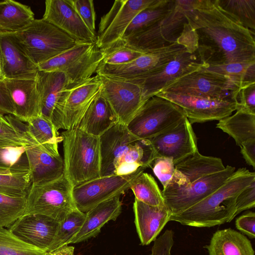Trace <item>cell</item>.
I'll list each match as a JSON object with an SVG mask.
<instances>
[{
    "mask_svg": "<svg viewBox=\"0 0 255 255\" xmlns=\"http://www.w3.org/2000/svg\"><path fill=\"white\" fill-rule=\"evenodd\" d=\"M155 96L167 99L179 106L191 124L219 121L230 116L239 107L238 101L189 96L159 92Z\"/></svg>",
    "mask_w": 255,
    "mask_h": 255,
    "instance_id": "ac0fdd59",
    "label": "cell"
},
{
    "mask_svg": "<svg viewBox=\"0 0 255 255\" xmlns=\"http://www.w3.org/2000/svg\"><path fill=\"white\" fill-rule=\"evenodd\" d=\"M36 81L40 101V115L51 121L59 96L70 86L69 82L66 74L58 71L38 70Z\"/></svg>",
    "mask_w": 255,
    "mask_h": 255,
    "instance_id": "83f0119b",
    "label": "cell"
},
{
    "mask_svg": "<svg viewBox=\"0 0 255 255\" xmlns=\"http://www.w3.org/2000/svg\"><path fill=\"white\" fill-rule=\"evenodd\" d=\"M63 175L74 187L101 177L99 137L78 127L63 131Z\"/></svg>",
    "mask_w": 255,
    "mask_h": 255,
    "instance_id": "3957f363",
    "label": "cell"
},
{
    "mask_svg": "<svg viewBox=\"0 0 255 255\" xmlns=\"http://www.w3.org/2000/svg\"><path fill=\"white\" fill-rule=\"evenodd\" d=\"M118 123L117 115L100 91L78 127L89 134L99 137Z\"/></svg>",
    "mask_w": 255,
    "mask_h": 255,
    "instance_id": "4316f807",
    "label": "cell"
},
{
    "mask_svg": "<svg viewBox=\"0 0 255 255\" xmlns=\"http://www.w3.org/2000/svg\"><path fill=\"white\" fill-rule=\"evenodd\" d=\"M102 50L104 53L102 63L112 65L128 63L144 54L126 45L122 40Z\"/></svg>",
    "mask_w": 255,
    "mask_h": 255,
    "instance_id": "f6af8a7d",
    "label": "cell"
},
{
    "mask_svg": "<svg viewBox=\"0 0 255 255\" xmlns=\"http://www.w3.org/2000/svg\"><path fill=\"white\" fill-rule=\"evenodd\" d=\"M15 123L29 143L24 153L32 183L48 182L62 176L64 163L58 151V145L38 143L24 130L21 121L16 119Z\"/></svg>",
    "mask_w": 255,
    "mask_h": 255,
    "instance_id": "e0dca14e",
    "label": "cell"
},
{
    "mask_svg": "<svg viewBox=\"0 0 255 255\" xmlns=\"http://www.w3.org/2000/svg\"><path fill=\"white\" fill-rule=\"evenodd\" d=\"M175 0H155L132 19L121 40L149 27L168 14L175 6Z\"/></svg>",
    "mask_w": 255,
    "mask_h": 255,
    "instance_id": "e575fe53",
    "label": "cell"
},
{
    "mask_svg": "<svg viewBox=\"0 0 255 255\" xmlns=\"http://www.w3.org/2000/svg\"><path fill=\"white\" fill-rule=\"evenodd\" d=\"M96 75L101 82V94L111 105L119 123L127 125L145 103L141 88L128 81Z\"/></svg>",
    "mask_w": 255,
    "mask_h": 255,
    "instance_id": "d6986e66",
    "label": "cell"
},
{
    "mask_svg": "<svg viewBox=\"0 0 255 255\" xmlns=\"http://www.w3.org/2000/svg\"><path fill=\"white\" fill-rule=\"evenodd\" d=\"M237 112L219 121L216 128L227 133L241 147L245 141L255 138V114L242 108Z\"/></svg>",
    "mask_w": 255,
    "mask_h": 255,
    "instance_id": "4dcf8cb0",
    "label": "cell"
},
{
    "mask_svg": "<svg viewBox=\"0 0 255 255\" xmlns=\"http://www.w3.org/2000/svg\"><path fill=\"white\" fill-rule=\"evenodd\" d=\"M218 6L254 34L255 30V0H216Z\"/></svg>",
    "mask_w": 255,
    "mask_h": 255,
    "instance_id": "f35d334b",
    "label": "cell"
},
{
    "mask_svg": "<svg viewBox=\"0 0 255 255\" xmlns=\"http://www.w3.org/2000/svg\"><path fill=\"white\" fill-rule=\"evenodd\" d=\"M147 139L155 159L168 158L174 164L198 151L196 134L187 117L170 129Z\"/></svg>",
    "mask_w": 255,
    "mask_h": 255,
    "instance_id": "2e32d148",
    "label": "cell"
},
{
    "mask_svg": "<svg viewBox=\"0 0 255 255\" xmlns=\"http://www.w3.org/2000/svg\"><path fill=\"white\" fill-rule=\"evenodd\" d=\"M43 19L78 42L96 43L97 36L83 22L68 0H46Z\"/></svg>",
    "mask_w": 255,
    "mask_h": 255,
    "instance_id": "ffe728a7",
    "label": "cell"
},
{
    "mask_svg": "<svg viewBox=\"0 0 255 255\" xmlns=\"http://www.w3.org/2000/svg\"><path fill=\"white\" fill-rule=\"evenodd\" d=\"M240 89L229 78L202 68L172 81L159 92L238 101Z\"/></svg>",
    "mask_w": 255,
    "mask_h": 255,
    "instance_id": "8fae6325",
    "label": "cell"
},
{
    "mask_svg": "<svg viewBox=\"0 0 255 255\" xmlns=\"http://www.w3.org/2000/svg\"><path fill=\"white\" fill-rule=\"evenodd\" d=\"M85 218L86 213L76 209L59 222L55 237L47 252L51 253L68 245L81 228Z\"/></svg>",
    "mask_w": 255,
    "mask_h": 255,
    "instance_id": "8d00e7d4",
    "label": "cell"
},
{
    "mask_svg": "<svg viewBox=\"0 0 255 255\" xmlns=\"http://www.w3.org/2000/svg\"><path fill=\"white\" fill-rule=\"evenodd\" d=\"M255 180V173L246 168L235 171L207 197L180 213L169 221L197 228L212 227L229 223L235 218L237 196Z\"/></svg>",
    "mask_w": 255,
    "mask_h": 255,
    "instance_id": "7a4b0ae2",
    "label": "cell"
},
{
    "mask_svg": "<svg viewBox=\"0 0 255 255\" xmlns=\"http://www.w3.org/2000/svg\"><path fill=\"white\" fill-rule=\"evenodd\" d=\"M103 58V52L96 43L78 42L37 67L40 71L63 72L71 86L92 77Z\"/></svg>",
    "mask_w": 255,
    "mask_h": 255,
    "instance_id": "9c48e42d",
    "label": "cell"
},
{
    "mask_svg": "<svg viewBox=\"0 0 255 255\" xmlns=\"http://www.w3.org/2000/svg\"><path fill=\"white\" fill-rule=\"evenodd\" d=\"M8 33L23 53L37 66L78 43L43 18L34 19L22 29Z\"/></svg>",
    "mask_w": 255,
    "mask_h": 255,
    "instance_id": "277c9868",
    "label": "cell"
},
{
    "mask_svg": "<svg viewBox=\"0 0 255 255\" xmlns=\"http://www.w3.org/2000/svg\"><path fill=\"white\" fill-rule=\"evenodd\" d=\"M133 209L140 244L148 245L157 238L169 222L171 213L166 206H152L136 199H134Z\"/></svg>",
    "mask_w": 255,
    "mask_h": 255,
    "instance_id": "d4e9b609",
    "label": "cell"
},
{
    "mask_svg": "<svg viewBox=\"0 0 255 255\" xmlns=\"http://www.w3.org/2000/svg\"><path fill=\"white\" fill-rule=\"evenodd\" d=\"M48 255H74V248L67 245L49 253Z\"/></svg>",
    "mask_w": 255,
    "mask_h": 255,
    "instance_id": "11a10c76",
    "label": "cell"
},
{
    "mask_svg": "<svg viewBox=\"0 0 255 255\" xmlns=\"http://www.w3.org/2000/svg\"><path fill=\"white\" fill-rule=\"evenodd\" d=\"M88 29L97 36L96 12L92 0H68Z\"/></svg>",
    "mask_w": 255,
    "mask_h": 255,
    "instance_id": "bcb514c9",
    "label": "cell"
},
{
    "mask_svg": "<svg viewBox=\"0 0 255 255\" xmlns=\"http://www.w3.org/2000/svg\"><path fill=\"white\" fill-rule=\"evenodd\" d=\"M0 61L4 79H36L38 71L8 32H0Z\"/></svg>",
    "mask_w": 255,
    "mask_h": 255,
    "instance_id": "cb8c5ba5",
    "label": "cell"
},
{
    "mask_svg": "<svg viewBox=\"0 0 255 255\" xmlns=\"http://www.w3.org/2000/svg\"><path fill=\"white\" fill-rule=\"evenodd\" d=\"M239 107L255 114V83L241 88L238 95Z\"/></svg>",
    "mask_w": 255,
    "mask_h": 255,
    "instance_id": "681fc988",
    "label": "cell"
},
{
    "mask_svg": "<svg viewBox=\"0 0 255 255\" xmlns=\"http://www.w3.org/2000/svg\"><path fill=\"white\" fill-rule=\"evenodd\" d=\"M14 116L22 122L40 115V101L36 79H4Z\"/></svg>",
    "mask_w": 255,
    "mask_h": 255,
    "instance_id": "603a6c76",
    "label": "cell"
},
{
    "mask_svg": "<svg viewBox=\"0 0 255 255\" xmlns=\"http://www.w3.org/2000/svg\"><path fill=\"white\" fill-rule=\"evenodd\" d=\"M127 125L118 123L99 137L101 176L115 174L120 158L132 144L139 140Z\"/></svg>",
    "mask_w": 255,
    "mask_h": 255,
    "instance_id": "44dd1931",
    "label": "cell"
},
{
    "mask_svg": "<svg viewBox=\"0 0 255 255\" xmlns=\"http://www.w3.org/2000/svg\"><path fill=\"white\" fill-rule=\"evenodd\" d=\"M150 167L163 186V189L171 184L183 186L185 184L181 174L176 169L173 161L166 157L154 160Z\"/></svg>",
    "mask_w": 255,
    "mask_h": 255,
    "instance_id": "ee69618b",
    "label": "cell"
},
{
    "mask_svg": "<svg viewBox=\"0 0 255 255\" xmlns=\"http://www.w3.org/2000/svg\"><path fill=\"white\" fill-rule=\"evenodd\" d=\"M255 206V180L242 190L236 200L235 217L242 211Z\"/></svg>",
    "mask_w": 255,
    "mask_h": 255,
    "instance_id": "7dc6e473",
    "label": "cell"
},
{
    "mask_svg": "<svg viewBox=\"0 0 255 255\" xmlns=\"http://www.w3.org/2000/svg\"><path fill=\"white\" fill-rule=\"evenodd\" d=\"M101 88V82L96 75L63 90L51 117L56 130L77 127Z\"/></svg>",
    "mask_w": 255,
    "mask_h": 255,
    "instance_id": "30bf717a",
    "label": "cell"
},
{
    "mask_svg": "<svg viewBox=\"0 0 255 255\" xmlns=\"http://www.w3.org/2000/svg\"><path fill=\"white\" fill-rule=\"evenodd\" d=\"M175 4L165 16L122 40L126 45L145 53L196 37L176 0Z\"/></svg>",
    "mask_w": 255,
    "mask_h": 255,
    "instance_id": "5b68a950",
    "label": "cell"
},
{
    "mask_svg": "<svg viewBox=\"0 0 255 255\" xmlns=\"http://www.w3.org/2000/svg\"><path fill=\"white\" fill-rule=\"evenodd\" d=\"M145 169L129 175L101 176L73 187V197L76 208L86 213L99 204L120 197Z\"/></svg>",
    "mask_w": 255,
    "mask_h": 255,
    "instance_id": "4fadbf2b",
    "label": "cell"
},
{
    "mask_svg": "<svg viewBox=\"0 0 255 255\" xmlns=\"http://www.w3.org/2000/svg\"><path fill=\"white\" fill-rule=\"evenodd\" d=\"M202 69L229 78L241 88L255 83V62L210 65Z\"/></svg>",
    "mask_w": 255,
    "mask_h": 255,
    "instance_id": "74e56055",
    "label": "cell"
},
{
    "mask_svg": "<svg viewBox=\"0 0 255 255\" xmlns=\"http://www.w3.org/2000/svg\"><path fill=\"white\" fill-rule=\"evenodd\" d=\"M204 248L209 255H255L247 237L231 228L217 231Z\"/></svg>",
    "mask_w": 255,
    "mask_h": 255,
    "instance_id": "f1b7e54d",
    "label": "cell"
},
{
    "mask_svg": "<svg viewBox=\"0 0 255 255\" xmlns=\"http://www.w3.org/2000/svg\"><path fill=\"white\" fill-rule=\"evenodd\" d=\"M25 147L0 148V164L12 166L21 158Z\"/></svg>",
    "mask_w": 255,
    "mask_h": 255,
    "instance_id": "816d5d0a",
    "label": "cell"
},
{
    "mask_svg": "<svg viewBox=\"0 0 255 255\" xmlns=\"http://www.w3.org/2000/svg\"><path fill=\"white\" fill-rule=\"evenodd\" d=\"M12 166L9 167L0 164V173L7 171L11 169Z\"/></svg>",
    "mask_w": 255,
    "mask_h": 255,
    "instance_id": "9f6ffc18",
    "label": "cell"
},
{
    "mask_svg": "<svg viewBox=\"0 0 255 255\" xmlns=\"http://www.w3.org/2000/svg\"><path fill=\"white\" fill-rule=\"evenodd\" d=\"M207 66L200 60L197 48H192L177 55L158 71L128 81L141 88L142 99L145 102L172 81Z\"/></svg>",
    "mask_w": 255,
    "mask_h": 255,
    "instance_id": "5bb4252c",
    "label": "cell"
},
{
    "mask_svg": "<svg viewBox=\"0 0 255 255\" xmlns=\"http://www.w3.org/2000/svg\"><path fill=\"white\" fill-rule=\"evenodd\" d=\"M73 186L63 175L46 182L32 183L26 197L23 216L41 215L58 222L77 209L73 197Z\"/></svg>",
    "mask_w": 255,
    "mask_h": 255,
    "instance_id": "8992f818",
    "label": "cell"
},
{
    "mask_svg": "<svg viewBox=\"0 0 255 255\" xmlns=\"http://www.w3.org/2000/svg\"><path fill=\"white\" fill-rule=\"evenodd\" d=\"M130 189L135 199L146 204L154 207L165 206L162 191L152 176L147 173L143 172L135 178Z\"/></svg>",
    "mask_w": 255,
    "mask_h": 255,
    "instance_id": "d590c367",
    "label": "cell"
},
{
    "mask_svg": "<svg viewBox=\"0 0 255 255\" xmlns=\"http://www.w3.org/2000/svg\"><path fill=\"white\" fill-rule=\"evenodd\" d=\"M0 113L14 116V111L3 81H0Z\"/></svg>",
    "mask_w": 255,
    "mask_h": 255,
    "instance_id": "f5cc1de1",
    "label": "cell"
},
{
    "mask_svg": "<svg viewBox=\"0 0 255 255\" xmlns=\"http://www.w3.org/2000/svg\"><path fill=\"white\" fill-rule=\"evenodd\" d=\"M4 79V78L2 75L1 64H0V81H3Z\"/></svg>",
    "mask_w": 255,
    "mask_h": 255,
    "instance_id": "6f0895ef",
    "label": "cell"
},
{
    "mask_svg": "<svg viewBox=\"0 0 255 255\" xmlns=\"http://www.w3.org/2000/svg\"><path fill=\"white\" fill-rule=\"evenodd\" d=\"M154 159L152 148L147 139H140L130 146L118 160L115 174H131L140 168L150 167Z\"/></svg>",
    "mask_w": 255,
    "mask_h": 255,
    "instance_id": "1f68e13d",
    "label": "cell"
},
{
    "mask_svg": "<svg viewBox=\"0 0 255 255\" xmlns=\"http://www.w3.org/2000/svg\"><path fill=\"white\" fill-rule=\"evenodd\" d=\"M46 251L28 244L8 228H0V255H48Z\"/></svg>",
    "mask_w": 255,
    "mask_h": 255,
    "instance_id": "60d3db41",
    "label": "cell"
},
{
    "mask_svg": "<svg viewBox=\"0 0 255 255\" xmlns=\"http://www.w3.org/2000/svg\"><path fill=\"white\" fill-rule=\"evenodd\" d=\"M21 126L39 143L58 145L63 140L52 122L41 115L30 119L26 124L21 122Z\"/></svg>",
    "mask_w": 255,
    "mask_h": 255,
    "instance_id": "ab89813d",
    "label": "cell"
},
{
    "mask_svg": "<svg viewBox=\"0 0 255 255\" xmlns=\"http://www.w3.org/2000/svg\"><path fill=\"white\" fill-rule=\"evenodd\" d=\"M59 222L41 215L22 216L9 230L23 242L37 248L47 250L52 244Z\"/></svg>",
    "mask_w": 255,
    "mask_h": 255,
    "instance_id": "7402d4cb",
    "label": "cell"
},
{
    "mask_svg": "<svg viewBox=\"0 0 255 255\" xmlns=\"http://www.w3.org/2000/svg\"><path fill=\"white\" fill-rule=\"evenodd\" d=\"M196 44L195 37L145 53L126 64L112 65L101 62L96 73L126 81L144 77L161 69L180 53L197 48Z\"/></svg>",
    "mask_w": 255,
    "mask_h": 255,
    "instance_id": "52a82bcc",
    "label": "cell"
},
{
    "mask_svg": "<svg viewBox=\"0 0 255 255\" xmlns=\"http://www.w3.org/2000/svg\"><path fill=\"white\" fill-rule=\"evenodd\" d=\"M236 228L250 239L255 238V213L249 212L238 217L235 223Z\"/></svg>",
    "mask_w": 255,
    "mask_h": 255,
    "instance_id": "f907efd6",
    "label": "cell"
},
{
    "mask_svg": "<svg viewBox=\"0 0 255 255\" xmlns=\"http://www.w3.org/2000/svg\"><path fill=\"white\" fill-rule=\"evenodd\" d=\"M122 205L120 197H115L86 213L83 226L70 244L79 243L96 237L105 224L118 218L122 212Z\"/></svg>",
    "mask_w": 255,
    "mask_h": 255,
    "instance_id": "484cf974",
    "label": "cell"
},
{
    "mask_svg": "<svg viewBox=\"0 0 255 255\" xmlns=\"http://www.w3.org/2000/svg\"><path fill=\"white\" fill-rule=\"evenodd\" d=\"M174 232L171 229L164 232L153 241L149 255H171L174 245Z\"/></svg>",
    "mask_w": 255,
    "mask_h": 255,
    "instance_id": "c3c4849f",
    "label": "cell"
},
{
    "mask_svg": "<svg viewBox=\"0 0 255 255\" xmlns=\"http://www.w3.org/2000/svg\"><path fill=\"white\" fill-rule=\"evenodd\" d=\"M28 145L20 129L7 116L4 117L0 113V147H26Z\"/></svg>",
    "mask_w": 255,
    "mask_h": 255,
    "instance_id": "7bdbcfd3",
    "label": "cell"
},
{
    "mask_svg": "<svg viewBox=\"0 0 255 255\" xmlns=\"http://www.w3.org/2000/svg\"><path fill=\"white\" fill-rule=\"evenodd\" d=\"M186 117L179 106L154 96L144 103L127 127L139 139H147L170 129Z\"/></svg>",
    "mask_w": 255,
    "mask_h": 255,
    "instance_id": "ba28073f",
    "label": "cell"
},
{
    "mask_svg": "<svg viewBox=\"0 0 255 255\" xmlns=\"http://www.w3.org/2000/svg\"><path fill=\"white\" fill-rule=\"evenodd\" d=\"M34 19L29 6L12 0L0 2V32H14Z\"/></svg>",
    "mask_w": 255,
    "mask_h": 255,
    "instance_id": "836d02e7",
    "label": "cell"
},
{
    "mask_svg": "<svg viewBox=\"0 0 255 255\" xmlns=\"http://www.w3.org/2000/svg\"><path fill=\"white\" fill-rule=\"evenodd\" d=\"M27 161L22 157L10 170L0 173V194L14 197H26L31 185Z\"/></svg>",
    "mask_w": 255,
    "mask_h": 255,
    "instance_id": "d6a6232c",
    "label": "cell"
},
{
    "mask_svg": "<svg viewBox=\"0 0 255 255\" xmlns=\"http://www.w3.org/2000/svg\"><path fill=\"white\" fill-rule=\"evenodd\" d=\"M155 0H117L101 18L96 45L105 49L122 39L134 17Z\"/></svg>",
    "mask_w": 255,
    "mask_h": 255,
    "instance_id": "9a60e30c",
    "label": "cell"
},
{
    "mask_svg": "<svg viewBox=\"0 0 255 255\" xmlns=\"http://www.w3.org/2000/svg\"><path fill=\"white\" fill-rule=\"evenodd\" d=\"M241 153L249 165L255 168V138L249 139L241 146Z\"/></svg>",
    "mask_w": 255,
    "mask_h": 255,
    "instance_id": "db71d44e",
    "label": "cell"
},
{
    "mask_svg": "<svg viewBox=\"0 0 255 255\" xmlns=\"http://www.w3.org/2000/svg\"><path fill=\"white\" fill-rule=\"evenodd\" d=\"M194 31L203 64L255 62V34L217 4L216 0H176Z\"/></svg>",
    "mask_w": 255,
    "mask_h": 255,
    "instance_id": "6da1fadb",
    "label": "cell"
},
{
    "mask_svg": "<svg viewBox=\"0 0 255 255\" xmlns=\"http://www.w3.org/2000/svg\"><path fill=\"white\" fill-rule=\"evenodd\" d=\"M26 197L0 194V228H9L24 214Z\"/></svg>",
    "mask_w": 255,
    "mask_h": 255,
    "instance_id": "b9f144b4",
    "label": "cell"
},
{
    "mask_svg": "<svg viewBox=\"0 0 255 255\" xmlns=\"http://www.w3.org/2000/svg\"><path fill=\"white\" fill-rule=\"evenodd\" d=\"M175 167L185 180L184 185L225 168L221 158L205 156L198 151L175 164Z\"/></svg>",
    "mask_w": 255,
    "mask_h": 255,
    "instance_id": "f546056e",
    "label": "cell"
},
{
    "mask_svg": "<svg viewBox=\"0 0 255 255\" xmlns=\"http://www.w3.org/2000/svg\"><path fill=\"white\" fill-rule=\"evenodd\" d=\"M227 165L220 172L204 176L183 186L171 184L163 189L164 203L171 215L182 212L198 203L220 187L235 171Z\"/></svg>",
    "mask_w": 255,
    "mask_h": 255,
    "instance_id": "7c38bea8",
    "label": "cell"
}]
</instances>
